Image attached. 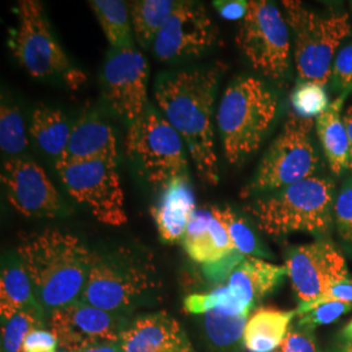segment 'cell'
Wrapping results in <instances>:
<instances>
[{
  "mask_svg": "<svg viewBox=\"0 0 352 352\" xmlns=\"http://www.w3.org/2000/svg\"><path fill=\"white\" fill-rule=\"evenodd\" d=\"M223 64L167 72L158 77L154 98L160 113L175 128L204 183L219 182L214 145V102Z\"/></svg>",
  "mask_w": 352,
  "mask_h": 352,
  "instance_id": "6da1fadb",
  "label": "cell"
},
{
  "mask_svg": "<svg viewBox=\"0 0 352 352\" xmlns=\"http://www.w3.org/2000/svg\"><path fill=\"white\" fill-rule=\"evenodd\" d=\"M17 256L43 311L54 312L80 300L93 260V252L74 234L45 228L21 236Z\"/></svg>",
  "mask_w": 352,
  "mask_h": 352,
  "instance_id": "7a4b0ae2",
  "label": "cell"
},
{
  "mask_svg": "<svg viewBox=\"0 0 352 352\" xmlns=\"http://www.w3.org/2000/svg\"><path fill=\"white\" fill-rule=\"evenodd\" d=\"M278 109L277 94L261 78L240 76L228 84L215 119L230 164L239 166L261 148Z\"/></svg>",
  "mask_w": 352,
  "mask_h": 352,
  "instance_id": "3957f363",
  "label": "cell"
},
{
  "mask_svg": "<svg viewBox=\"0 0 352 352\" xmlns=\"http://www.w3.org/2000/svg\"><path fill=\"white\" fill-rule=\"evenodd\" d=\"M334 182L314 176L286 188L260 196L245 210L261 231L272 236L291 232L325 235L334 222Z\"/></svg>",
  "mask_w": 352,
  "mask_h": 352,
  "instance_id": "277c9868",
  "label": "cell"
},
{
  "mask_svg": "<svg viewBox=\"0 0 352 352\" xmlns=\"http://www.w3.org/2000/svg\"><path fill=\"white\" fill-rule=\"evenodd\" d=\"M285 19L294 39V60L302 81L325 88L343 39L350 36L347 13L315 12L302 1H282Z\"/></svg>",
  "mask_w": 352,
  "mask_h": 352,
  "instance_id": "5b68a950",
  "label": "cell"
},
{
  "mask_svg": "<svg viewBox=\"0 0 352 352\" xmlns=\"http://www.w3.org/2000/svg\"><path fill=\"white\" fill-rule=\"evenodd\" d=\"M314 119L289 111L276 140L270 144L251 182L240 196L269 195L316 176L320 157L312 140Z\"/></svg>",
  "mask_w": 352,
  "mask_h": 352,
  "instance_id": "8992f818",
  "label": "cell"
},
{
  "mask_svg": "<svg viewBox=\"0 0 352 352\" xmlns=\"http://www.w3.org/2000/svg\"><path fill=\"white\" fill-rule=\"evenodd\" d=\"M158 285L151 257L120 247L104 254L93 253L88 280L80 300L115 314L129 308Z\"/></svg>",
  "mask_w": 352,
  "mask_h": 352,
  "instance_id": "52a82bcc",
  "label": "cell"
},
{
  "mask_svg": "<svg viewBox=\"0 0 352 352\" xmlns=\"http://www.w3.org/2000/svg\"><path fill=\"white\" fill-rule=\"evenodd\" d=\"M124 151L140 177L155 188H162L174 177L187 175L184 141L151 104L128 126Z\"/></svg>",
  "mask_w": 352,
  "mask_h": 352,
  "instance_id": "ba28073f",
  "label": "cell"
},
{
  "mask_svg": "<svg viewBox=\"0 0 352 352\" xmlns=\"http://www.w3.org/2000/svg\"><path fill=\"white\" fill-rule=\"evenodd\" d=\"M289 33L285 13L280 12L276 4L253 0L240 21L235 39L257 72L274 81H282L289 68Z\"/></svg>",
  "mask_w": 352,
  "mask_h": 352,
  "instance_id": "9c48e42d",
  "label": "cell"
},
{
  "mask_svg": "<svg viewBox=\"0 0 352 352\" xmlns=\"http://www.w3.org/2000/svg\"><path fill=\"white\" fill-rule=\"evenodd\" d=\"M56 170L68 195L88 208L98 222L113 227L126 225V200L118 162L94 160L62 164Z\"/></svg>",
  "mask_w": 352,
  "mask_h": 352,
  "instance_id": "30bf717a",
  "label": "cell"
},
{
  "mask_svg": "<svg viewBox=\"0 0 352 352\" xmlns=\"http://www.w3.org/2000/svg\"><path fill=\"white\" fill-rule=\"evenodd\" d=\"M16 10L17 26L10 45L19 65L36 78L64 76L72 69L68 56L52 34L42 3L20 0Z\"/></svg>",
  "mask_w": 352,
  "mask_h": 352,
  "instance_id": "8fae6325",
  "label": "cell"
},
{
  "mask_svg": "<svg viewBox=\"0 0 352 352\" xmlns=\"http://www.w3.org/2000/svg\"><path fill=\"white\" fill-rule=\"evenodd\" d=\"M149 68L136 47L113 49L102 71L103 94L113 113L129 126L149 107Z\"/></svg>",
  "mask_w": 352,
  "mask_h": 352,
  "instance_id": "7c38bea8",
  "label": "cell"
},
{
  "mask_svg": "<svg viewBox=\"0 0 352 352\" xmlns=\"http://www.w3.org/2000/svg\"><path fill=\"white\" fill-rule=\"evenodd\" d=\"M182 243L189 257L202 265L205 277L214 283H222L245 258L235 251L213 206L193 212Z\"/></svg>",
  "mask_w": 352,
  "mask_h": 352,
  "instance_id": "4fadbf2b",
  "label": "cell"
},
{
  "mask_svg": "<svg viewBox=\"0 0 352 352\" xmlns=\"http://www.w3.org/2000/svg\"><path fill=\"white\" fill-rule=\"evenodd\" d=\"M1 183L13 209L26 218H56L65 209L46 171L25 157H12L3 164Z\"/></svg>",
  "mask_w": 352,
  "mask_h": 352,
  "instance_id": "5bb4252c",
  "label": "cell"
},
{
  "mask_svg": "<svg viewBox=\"0 0 352 352\" xmlns=\"http://www.w3.org/2000/svg\"><path fill=\"white\" fill-rule=\"evenodd\" d=\"M286 269L292 289L302 302H311L349 277L342 252L330 241L317 240L289 252Z\"/></svg>",
  "mask_w": 352,
  "mask_h": 352,
  "instance_id": "9a60e30c",
  "label": "cell"
},
{
  "mask_svg": "<svg viewBox=\"0 0 352 352\" xmlns=\"http://www.w3.org/2000/svg\"><path fill=\"white\" fill-rule=\"evenodd\" d=\"M50 327L59 347L65 352H80L107 343L119 344L124 330L115 314L81 300L54 311Z\"/></svg>",
  "mask_w": 352,
  "mask_h": 352,
  "instance_id": "2e32d148",
  "label": "cell"
},
{
  "mask_svg": "<svg viewBox=\"0 0 352 352\" xmlns=\"http://www.w3.org/2000/svg\"><path fill=\"white\" fill-rule=\"evenodd\" d=\"M215 26L206 8L196 1H180L154 39V55L162 62L199 56L213 46Z\"/></svg>",
  "mask_w": 352,
  "mask_h": 352,
  "instance_id": "e0dca14e",
  "label": "cell"
},
{
  "mask_svg": "<svg viewBox=\"0 0 352 352\" xmlns=\"http://www.w3.org/2000/svg\"><path fill=\"white\" fill-rule=\"evenodd\" d=\"M123 352H195L186 331L166 312L139 317L122 333Z\"/></svg>",
  "mask_w": 352,
  "mask_h": 352,
  "instance_id": "ac0fdd59",
  "label": "cell"
},
{
  "mask_svg": "<svg viewBox=\"0 0 352 352\" xmlns=\"http://www.w3.org/2000/svg\"><path fill=\"white\" fill-rule=\"evenodd\" d=\"M196 209V195L188 176H177L166 183L151 208L161 240L168 244L183 241L189 219Z\"/></svg>",
  "mask_w": 352,
  "mask_h": 352,
  "instance_id": "d6986e66",
  "label": "cell"
},
{
  "mask_svg": "<svg viewBox=\"0 0 352 352\" xmlns=\"http://www.w3.org/2000/svg\"><path fill=\"white\" fill-rule=\"evenodd\" d=\"M94 160L118 162V144L110 124L94 113H87L72 126L65 153L55 167Z\"/></svg>",
  "mask_w": 352,
  "mask_h": 352,
  "instance_id": "ffe728a7",
  "label": "cell"
},
{
  "mask_svg": "<svg viewBox=\"0 0 352 352\" xmlns=\"http://www.w3.org/2000/svg\"><path fill=\"white\" fill-rule=\"evenodd\" d=\"M287 276L286 266L274 265L258 257H247L227 278L226 286L231 296L245 308L261 300Z\"/></svg>",
  "mask_w": 352,
  "mask_h": 352,
  "instance_id": "44dd1931",
  "label": "cell"
},
{
  "mask_svg": "<svg viewBox=\"0 0 352 352\" xmlns=\"http://www.w3.org/2000/svg\"><path fill=\"white\" fill-rule=\"evenodd\" d=\"M349 93H340L329 107L316 118V131L321 142L327 164L333 174L340 175L349 171L350 139L343 120V104Z\"/></svg>",
  "mask_w": 352,
  "mask_h": 352,
  "instance_id": "7402d4cb",
  "label": "cell"
},
{
  "mask_svg": "<svg viewBox=\"0 0 352 352\" xmlns=\"http://www.w3.org/2000/svg\"><path fill=\"white\" fill-rule=\"evenodd\" d=\"M296 311L260 309L247 322L244 346L250 352H274L289 333V322Z\"/></svg>",
  "mask_w": 352,
  "mask_h": 352,
  "instance_id": "603a6c76",
  "label": "cell"
},
{
  "mask_svg": "<svg viewBox=\"0 0 352 352\" xmlns=\"http://www.w3.org/2000/svg\"><path fill=\"white\" fill-rule=\"evenodd\" d=\"M29 132L39 149L56 164L65 153L72 126L60 110L39 104L32 115Z\"/></svg>",
  "mask_w": 352,
  "mask_h": 352,
  "instance_id": "cb8c5ba5",
  "label": "cell"
},
{
  "mask_svg": "<svg viewBox=\"0 0 352 352\" xmlns=\"http://www.w3.org/2000/svg\"><path fill=\"white\" fill-rule=\"evenodd\" d=\"M33 286L20 260L6 265L0 278V315L8 321L21 309L38 307ZM41 307V305H39Z\"/></svg>",
  "mask_w": 352,
  "mask_h": 352,
  "instance_id": "d4e9b609",
  "label": "cell"
},
{
  "mask_svg": "<svg viewBox=\"0 0 352 352\" xmlns=\"http://www.w3.org/2000/svg\"><path fill=\"white\" fill-rule=\"evenodd\" d=\"M175 0H138L129 7L135 37L144 49L153 45L168 17L177 8Z\"/></svg>",
  "mask_w": 352,
  "mask_h": 352,
  "instance_id": "484cf974",
  "label": "cell"
},
{
  "mask_svg": "<svg viewBox=\"0 0 352 352\" xmlns=\"http://www.w3.org/2000/svg\"><path fill=\"white\" fill-rule=\"evenodd\" d=\"M89 6L97 16L102 30L113 49L135 47V33L126 3L120 0H91Z\"/></svg>",
  "mask_w": 352,
  "mask_h": 352,
  "instance_id": "4316f807",
  "label": "cell"
},
{
  "mask_svg": "<svg viewBox=\"0 0 352 352\" xmlns=\"http://www.w3.org/2000/svg\"><path fill=\"white\" fill-rule=\"evenodd\" d=\"M214 212L222 223L226 227L230 239L234 244L235 251L243 257H265L267 252L265 251L254 232L247 223V221L235 213L230 206H213Z\"/></svg>",
  "mask_w": 352,
  "mask_h": 352,
  "instance_id": "83f0119b",
  "label": "cell"
},
{
  "mask_svg": "<svg viewBox=\"0 0 352 352\" xmlns=\"http://www.w3.org/2000/svg\"><path fill=\"white\" fill-rule=\"evenodd\" d=\"M248 315H232L219 308L205 314V329L210 340L218 347H227L244 336Z\"/></svg>",
  "mask_w": 352,
  "mask_h": 352,
  "instance_id": "f1b7e54d",
  "label": "cell"
},
{
  "mask_svg": "<svg viewBox=\"0 0 352 352\" xmlns=\"http://www.w3.org/2000/svg\"><path fill=\"white\" fill-rule=\"evenodd\" d=\"M43 309L38 307L21 309L10 318L3 321L1 340L6 352H23L26 337L42 327Z\"/></svg>",
  "mask_w": 352,
  "mask_h": 352,
  "instance_id": "f546056e",
  "label": "cell"
},
{
  "mask_svg": "<svg viewBox=\"0 0 352 352\" xmlns=\"http://www.w3.org/2000/svg\"><path fill=\"white\" fill-rule=\"evenodd\" d=\"M28 146L24 119L16 104L1 102L0 109V148L10 155H19Z\"/></svg>",
  "mask_w": 352,
  "mask_h": 352,
  "instance_id": "4dcf8cb0",
  "label": "cell"
},
{
  "mask_svg": "<svg viewBox=\"0 0 352 352\" xmlns=\"http://www.w3.org/2000/svg\"><path fill=\"white\" fill-rule=\"evenodd\" d=\"M291 104L296 115L312 119L324 113L330 103L324 87L300 80L291 93Z\"/></svg>",
  "mask_w": 352,
  "mask_h": 352,
  "instance_id": "1f68e13d",
  "label": "cell"
},
{
  "mask_svg": "<svg viewBox=\"0 0 352 352\" xmlns=\"http://www.w3.org/2000/svg\"><path fill=\"white\" fill-rule=\"evenodd\" d=\"M334 222L340 236L352 243V176L344 182L334 202Z\"/></svg>",
  "mask_w": 352,
  "mask_h": 352,
  "instance_id": "d6a6232c",
  "label": "cell"
},
{
  "mask_svg": "<svg viewBox=\"0 0 352 352\" xmlns=\"http://www.w3.org/2000/svg\"><path fill=\"white\" fill-rule=\"evenodd\" d=\"M333 88L342 93L352 91V43L338 51L331 69Z\"/></svg>",
  "mask_w": 352,
  "mask_h": 352,
  "instance_id": "836d02e7",
  "label": "cell"
},
{
  "mask_svg": "<svg viewBox=\"0 0 352 352\" xmlns=\"http://www.w3.org/2000/svg\"><path fill=\"white\" fill-rule=\"evenodd\" d=\"M327 302H347V304H352L351 278L327 289L324 294H321L314 302H302L295 311H296V315H305L307 312L315 309V308L320 307V305L327 304Z\"/></svg>",
  "mask_w": 352,
  "mask_h": 352,
  "instance_id": "e575fe53",
  "label": "cell"
},
{
  "mask_svg": "<svg viewBox=\"0 0 352 352\" xmlns=\"http://www.w3.org/2000/svg\"><path fill=\"white\" fill-rule=\"evenodd\" d=\"M351 308L352 304L347 302H327L302 315L299 324L302 327H317L330 324L343 314L349 312Z\"/></svg>",
  "mask_w": 352,
  "mask_h": 352,
  "instance_id": "d590c367",
  "label": "cell"
},
{
  "mask_svg": "<svg viewBox=\"0 0 352 352\" xmlns=\"http://www.w3.org/2000/svg\"><path fill=\"white\" fill-rule=\"evenodd\" d=\"M276 352H320L315 340L307 333L299 330H289L285 340Z\"/></svg>",
  "mask_w": 352,
  "mask_h": 352,
  "instance_id": "8d00e7d4",
  "label": "cell"
},
{
  "mask_svg": "<svg viewBox=\"0 0 352 352\" xmlns=\"http://www.w3.org/2000/svg\"><path fill=\"white\" fill-rule=\"evenodd\" d=\"M58 346V340L52 331L38 329L26 337L23 352L56 351Z\"/></svg>",
  "mask_w": 352,
  "mask_h": 352,
  "instance_id": "74e56055",
  "label": "cell"
},
{
  "mask_svg": "<svg viewBox=\"0 0 352 352\" xmlns=\"http://www.w3.org/2000/svg\"><path fill=\"white\" fill-rule=\"evenodd\" d=\"M214 7L219 14L226 20H243L244 16L248 12L250 1L244 0H223V1H214Z\"/></svg>",
  "mask_w": 352,
  "mask_h": 352,
  "instance_id": "f35d334b",
  "label": "cell"
},
{
  "mask_svg": "<svg viewBox=\"0 0 352 352\" xmlns=\"http://www.w3.org/2000/svg\"><path fill=\"white\" fill-rule=\"evenodd\" d=\"M64 78H65V82H67V85H68L69 88L77 89L85 82L87 76L84 75L80 69L72 68V69H69V71L64 75Z\"/></svg>",
  "mask_w": 352,
  "mask_h": 352,
  "instance_id": "ab89813d",
  "label": "cell"
},
{
  "mask_svg": "<svg viewBox=\"0 0 352 352\" xmlns=\"http://www.w3.org/2000/svg\"><path fill=\"white\" fill-rule=\"evenodd\" d=\"M343 120L346 124V129L349 132V139H350V166L349 171L352 176V106H350L344 113H343Z\"/></svg>",
  "mask_w": 352,
  "mask_h": 352,
  "instance_id": "60d3db41",
  "label": "cell"
},
{
  "mask_svg": "<svg viewBox=\"0 0 352 352\" xmlns=\"http://www.w3.org/2000/svg\"><path fill=\"white\" fill-rule=\"evenodd\" d=\"M80 352H123V350L118 343H107V344L93 346Z\"/></svg>",
  "mask_w": 352,
  "mask_h": 352,
  "instance_id": "b9f144b4",
  "label": "cell"
},
{
  "mask_svg": "<svg viewBox=\"0 0 352 352\" xmlns=\"http://www.w3.org/2000/svg\"><path fill=\"white\" fill-rule=\"evenodd\" d=\"M340 352H352V340H347V342L342 346Z\"/></svg>",
  "mask_w": 352,
  "mask_h": 352,
  "instance_id": "7bdbcfd3",
  "label": "cell"
},
{
  "mask_svg": "<svg viewBox=\"0 0 352 352\" xmlns=\"http://www.w3.org/2000/svg\"><path fill=\"white\" fill-rule=\"evenodd\" d=\"M344 334L347 336V338H349V340H352V322H350V324H349V327H346Z\"/></svg>",
  "mask_w": 352,
  "mask_h": 352,
  "instance_id": "ee69618b",
  "label": "cell"
},
{
  "mask_svg": "<svg viewBox=\"0 0 352 352\" xmlns=\"http://www.w3.org/2000/svg\"><path fill=\"white\" fill-rule=\"evenodd\" d=\"M45 352H56V351H45Z\"/></svg>",
  "mask_w": 352,
  "mask_h": 352,
  "instance_id": "f6af8a7d",
  "label": "cell"
}]
</instances>
